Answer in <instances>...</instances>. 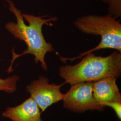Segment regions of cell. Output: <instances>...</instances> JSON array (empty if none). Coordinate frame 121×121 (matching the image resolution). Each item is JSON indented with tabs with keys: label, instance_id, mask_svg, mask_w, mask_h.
<instances>
[{
	"label": "cell",
	"instance_id": "obj_1",
	"mask_svg": "<svg viewBox=\"0 0 121 121\" xmlns=\"http://www.w3.org/2000/svg\"><path fill=\"white\" fill-rule=\"evenodd\" d=\"M6 0L9 4V10L15 16L17 22L6 23L5 28L15 38L24 42L27 45V48L20 54L16 53L14 48L12 49V59L7 69V73H10L13 71V63L16 59L27 54L34 56L35 63L39 62L42 69L47 71L48 69L45 60V55L48 52H54V49L52 43L47 42L45 39L42 33V27L45 24L52 26L51 22L56 21L57 18L53 17L44 18L45 16H35L33 14L22 13L12 1Z\"/></svg>",
	"mask_w": 121,
	"mask_h": 121
},
{
	"label": "cell",
	"instance_id": "obj_2",
	"mask_svg": "<svg viewBox=\"0 0 121 121\" xmlns=\"http://www.w3.org/2000/svg\"><path fill=\"white\" fill-rule=\"evenodd\" d=\"M74 65L60 67L58 74L70 85L82 82H94L108 77L120 78L121 76V52H113L106 56H96L91 52Z\"/></svg>",
	"mask_w": 121,
	"mask_h": 121
},
{
	"label": "cell",
	"instance_id": "obj_3",
	"mask_svg": "<svg viewBox=\"0 0 121 121\" xmlns=\"http://www.w3.org/2000/svg\"><path fill=\"white\" fill-rule=\"evenodd\" d=\"M73 24L83 33L99 35L101 41L95 48L80 53L77 57L65 58L59 55L60 60L63 62L80 59L87 53L102 49H114L121 52V24L111 14L84 15L78 18Z\"/></svg>",
	"mask_w": 121,
	"mask_h": 121
},
{
	"label": "cell",
	"instance_id": "obj_4",
	"mask_svg": "<svg viewBox=\"0 0 121 121\" xmlns=\"http://www.w3.org/2000/svg\"><path fill=\"white\" fill-rule=\"evenodd\" d=\"M93 82H82L71 85L62 99L63 108L74 112L87 111H103L105 108L99 104L93 95Z\"/></svg>",
	"mask_w": 121,
	"mask_h": 121
},
{
	"label": "cell",
	"instance_id": "obj_5",
	"mask_svg": "<svg viewBox=\"0 0 121 121\" xmlns=\"http://www.w3.org/2000/svg\"><path fill=\"white\" fill-rule=\"evenodd\" d=\"M64 84L50 83L48 78L40 75L38 79L32 80L26 86V90L37 104L41 112H43L53 104L62 100L64 94L61 92L60 87Z\"/></svg>",
	"mask_w": 121,
	"mask_h": 121
},
{
	"label": "cell",
	"instance_id": "obj_6",
	"mask_svg": "<svg viewBox=\"0 0 121 121\" xmlns=\"http://www.w3.org/2000/svg\"><path fill=\"white\" fill-rule=\"evenodd\" d=\"M41 112L35 100L30 97L18 105L7 107L1 116L12 121H43Z\"/></svg>",
	"mask_w": 121,
	"mask_h": 121
},
{
	"label": "cell",
	"instance_id": "obj_7",
	"mask_svg": "<svg viewBox=\"0 0 121 121\" xmlns=\"http://www.w3.org/2000/svg\"><path fill=\"white\" fill-rule=\"evenodd\" d=\"M117 78L108 77L93 82V95L103 105L109 102L121 101V94L117 85Z\"/></svg>",
	"mask_w": 121,
	"mask_h": 121
},
{
	"label": "cell",
	"instance_id": "obj_8",
	"mask_svg": "<svg viewBox=\"0 0 121 121\" xmlns=\"http://www.w3.org/2000/svg\"><path fill=\"white\" fill-rule=\"evenodd\" d=\"M20 79L17 75H13L5 78H0V91L13 93L17 89V82Z\"/></svg>",
	"mask_w": 121,
	"mask_h": 121
},
{
	"label": "cell",
	"instance_id": "obj_9",
	"mask_svg": "<svg viewBox=\"0 0 121 121\" xmlns=\"http://www.w3.org/2000/svg\"><path fill=\"white\" fill-rule=\"evenodd\" d=\"M108 14L115 18L121 17V0H108Z\"/></svg>",
	"mask_w": 121,
	"mask_h": 121
},
{
	"label": "cell",
	"instance_id": "obj_10",
	"mask_svg": "<svg viewBox=\"0 0 121 121\" xmlns=\"http://www.w3.org/2000/svg\"><path fill=\"white\" fill-rule=\"evenodd\" d=\"M105 107H109L112 108L116 114L119 120H121V101H114L106 103L104 104Z\"/></svg>",
	"mask_w": 121,
	"mask_h": 121
},
{
	"label": "cell",
	"instance_id": "obj_11",
	"mask_svg": "<svg viewBox=\"0 0 121 121\" xmlns=\"http://www.w3.org/2000/svg\"><path fill=\"white\" fill-rule=\"evenodd\" d=\"M101 0V1L103 2L104 3H108V0Z\"/></svg>",
	"mask_w": 121,
	"mask_h": 121
}]
</instances>
